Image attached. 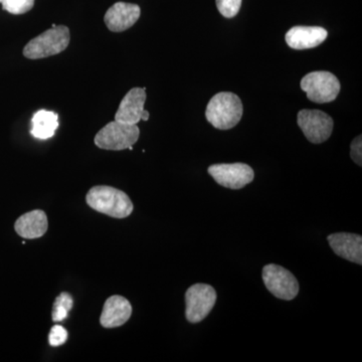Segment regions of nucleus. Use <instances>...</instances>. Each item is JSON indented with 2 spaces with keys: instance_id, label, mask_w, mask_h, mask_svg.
<instances>
[{
  "instance_id": "nucleus-9",
  "label": "nucleus",
  "mask_w": 362,
  "mask_h": 362,
  "mask_svg": "<svg viewBox=\"0 0 362 362\" xmlns=\"http://www.w3.org/2000/svg\"><path fill=\"white\" fill-rule=\"evenodd\" d=\"M207 171L218 185L230 189H240L255 178L254 170L245 163L214 164Z\"/></svg>"
},
{
  "instance_id": "nucleus-13",
  "label": "nucleus",
  "mask_w": 362,
  "mask_h": 362,
  "mask_svg": "<svg viewBox=\"0 0 362 362\" xmlns=\"http://www.w3.org/2000/svg\"><path fill=\"white\" fill-rule=\"evenodd\" d=\"M132 315V306L125 297L114 295L105 302L100 323L104 328H116L124 325Z\"/></svg>"
},
{
  "instance_id": "nucleus-10",
  "label": "nucleus",
  "mask_w": 362,
  "mask_h": 362,
  "mask_svg": "<svg viewBox=\"0 0 362 362\" xmlns=\"http://www.w3.org/2000/svg\"><path fill=\"white\" fill-rule=\"evenodd\" d=\"M145 88H133L124 96L115 113V121L129 125H137L140 121H147L150 114L145 110L146 101Z\"/></svg>"
},
{
  "instance_id": "nucleus-19",
  "label": "nucleus",
  "mask_w": 362,
  "mask_h": 362,
  "mask_svg": "<svg viewBox=\"0 0 362 362\" xmlns=\"http://www.w3.org/2000/svg\"><path fill=\"white\" fill-rule=\"evenodd\" d=\"M216 2L221 16L233 18L239 13L243 0H216Z\"/></svg>"
},
{
  "instance_id": "nucleus-11",
  "label": "nucleus",
  "mask_w": 362,
  "mask_h": 362,
  "mask_svg": "<svg viewBox=\"0 0 362 362\" xmlns=\"http://www.w3.org/2000/svg\"><path fill=\"white\" fill-rule=\"evenodd\" d=\"M140 16L141 8L137 4L116 2L105 14V25L111 32H125L137 23Z\"/></svg>"
},
{
  "instance_id": "nucleus-3",
  "label": "nucleus",
  "mask_w": 362,
  "mask_h": 362,
  "mask_svg": "<svg viewBox=\"0 0 362 362\" xmlns=\"http://www.w3.org/2000/svg\"><path fill=\"white\" fill-rule=\"evenodd\" d=\"M71 42L68 26L52 25V28L30 40L23 49V56L28 59H40L56 56L66 51Z\"/></svg>"
},
{
  "instance_id": "nucleus-8",
  "label": "nucleus",
  "mask_w": 362,
  "mask_h": 362,
  "mask_svg": "<svg viewBox=\"0 0 362 362\" xmlns=\"http://www.w3.org/2000/svg\"><path fill=\"white\" fill-rule=\"evenodd\" d=\"M297 121L305 137L314 144L325 142L332 134L334 122L329 115L322 111H300Z\"/></svg>"
},
{
  "instance_id": "nucleus-20",
  "label": "nucleus",
  "mask_w": 362,
  "mask_h": 362,
  "mask_svg": "<svg viewBox=\"0 0 362 362\" xmlns=\"http://www.w3.org/2000/svg\"><path fill=\"white\" fill-rule=\"evenodd\" d=\"M68 340V331L61 325H54L49 331V342L51 346L58 347Z\"/></svg>"
},
{
  "instance_id": "nucleus-2",
  "label": "nucleus",
  "mask_w": 362,
  "mask_h": 362,
  "mask_svg": "<svg viewBox=\"0 0 362 362\" xmlns=\"http://www.w3.org/2000/svg\"><path fill=\"white\" fill-rule=\"evenodd\" d=\"M244 112L242 101L237 95L221 92L214 95L206 107L207 121L216 129H232L240 122Z\"/></svg>"
},
{
  "instance_id": "nucleus-18",
  "label": "nucleus",
  "mask_w": 362,
  "mask_h": 362,
  "mask_svg": "<svg viewBox=\"0 0 362 362\" xmlns=\"http://www.w3.org/2000/svg\"><path fill=\"white\" fill-rule=\"evenodd\" d=\"M35 0H0L2 8L11 14H25L32 11Z\"/></svg>"
},
{
  "instance_id": "nucleus-21",
  "label": "nucleus",
  "mask_w": 362,
  "mask_h": 362,
  "mask_svg": "<svg viewBox=\"0 0 362 362\" xmlns=\"http://www.w3.org/2000/svg\"><path fill=\"white\" fill-rule=\"evenodd\" d=\"M362 140L361 135L356 137L351 143L350 146V156H351L352 160L356 162L357 165L361 166L362 162Z\"/></svg>"
},
{
  "instance_id": "nucleus-1",
  "label": "nucleus",
  "mask_w": 362,
  "mask_h": 362,
  "mask_svg": "<svg viewBox=\"0 0 362 362\" xmlns=\"http://www.w3.org/2000/svg\"><path fill=\"white\" fill-rule=\"evenodd\" d=\"M90 209L115 218H125L133 213L134 206L122 190L107 185L90 188L86 197Z\"/></svg>"
},
{
  "instance_id": "nucleus-6",
  "label": "nucleus",
  "mask_w": 362,
  "mask_h": 362,
  "mask_svg": "<svg viewBox=\"0 0 362 362\" xmlns=\"http://www.w3.org/2000/svg\"><path fill=\"white\" fill-rule=\"evenodd\" d=\"M216 301V292L211 286L195 284L188 288L185 293V316L188 322H202L213 310Z\"/></svg>"
},
{
  "instance_id": "nucleus-17",
  "label": "nucleus",
  "mask_w": 362,
  "mask_h": 362,
  "mask_svg": "<svg viewBox=\"0 0 362 362\" xmlns=\"http://www.w3.org/2000/svg\"><path fill=\"white\" fill-rule=\"evenodd\" d=\"M74 300L69 293H62L54 300V306H52V321L54 322H61L65 320L69 315V312L73 308Z\"/></svg>"
},
{
  "instance_id": "nucleus-7",
  "label": "nucleus",
  "mask_w": 362,
  "mask_h": 362,
  "mask_svg": "<svg viewBox=\"0 0 362 362\" xmlns=\"http://www.w3.org/2000/svg\"><path fill=\"white\" fill-rule=\"evenodd\" d=\"M263 281L267 289L279 299L290 301L299 293V283L295 276L275 264L264 267Z\"/></svg>"
},
{
  "instance_id": "nucleus-15",
  "label": "nucleus",
  "mask_w": 362,
  "mask_h": 362,
  "mask_svg": "<svg viewBox=\"0 0 362 362\" xmlns=\"http://www.w3.org/2000/svg\"><path fill=\"white\" fill-rule=\"evenodd\" d=\"M49 221L45 211L40 209L28 211L18 218L14 225L16 232L25 239H39L47 233Z\"/></svg>"
},
{
  "instance_id": "nucleus-16",
  "label": "nucleus",
  "mask_w": 362,
  "mask_h": 362,
  "mask_svg": "<svg viewBox=\"0 0 362 362\" xmlns=\"http://www.w3.org/2000/svg\"><path fill=\"white\" fill-rule=\"evenodd\" d=\"M58 128V114L52 111L40 110L33 117L30 133L37 139L47 140L54 135Z\"/></svg>"
},
{
  "instance_id": "nucleus-5",
  "label": "nucleus",
  "mask_w": 362,
  "mask_h": 362,
  "mask_svg": "<svg viewBox=\"0 0 362 362\" xmlns=\"http://www.w3.org/2000/svg\"><path fill=\"white\" fill-rule=\"evenodd\" d=\"M302 90L314 103H329L337 99L340 92L338 78L329 71H313L307 74L300 83Z\"/></svg>"
},
{
  "instance_id": "nucleus-14",
  "label": "nucleus",
  "mask_w": 362,
  "mask_h": 362,
  "mask_svg": "<svg viewBox=\"0 0 362 362\" xmlns=\"http://www.w3.org/2000/svg\"><path fill=\"white\" fill-rule=\"evenodd\" d=\"M328 33L320 26H294L286 33V42L294 49H309L318 47L327 39Z\"/></svg>"
},
{
  "instance_id": "nucleus-4",
  "label": "nucleus",
  "mask_w": 362,
  "mask_h": 362,
  "mask_svg": "<svg viewBox=\"0 0 362 362\" xmlns=\"http://www.w3.org/2000/svg\"><path fill=\"white\" fill-rule=\"evenodd\" d=\"M139 136L140 130L137 125H129L114 120L97 133L94 142L100 149L111 151L132 150Z\"/></svg>"
},
{
  "instance_id": "nucleus-12",
  "label": "nucleus",
  "mask_w": 362,
  "mask_h": 362,
  "mask_svg": "<svg viewBox=\"0 0 362 362\" xmlns=\"http://www.w3.org/2000/svg\"><path fill=\"white\" fill-rule=\"evenodd\" d=\"M331 249L341 258L351 263L362 264V238L356 233H337L328 235Z\"/></svg>"
}]
</instances>
